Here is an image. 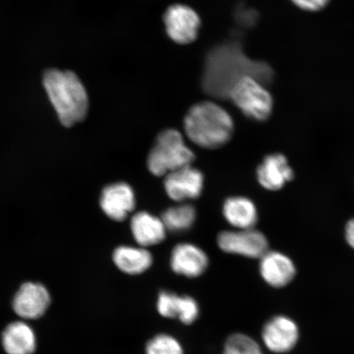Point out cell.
Here are the masks:
<instances>
[{
	"mask_svg": "<svg viewBox=\"0 0 354 354\" xmlns=\"http://www.w3.org/2000/svg\"><path fill=\"white\" fill-rule=\"evenodd\" d=\"M263 69L262 64L248 59L238 43L221 44L212 48L206 57L202 86L207 95L227 100L234 84L243 77L263 82L268 75Z\"/></svg>",
	"mask_w": 354,
	"mask_h": 354,
	"instance_id": "6da1fadb",
	"label": "cell"
},
{
	"mask_svg": "<svg viewBox=\"0 0 354 354\" xmlns=\"http://www.w3.org/2000/svg\"><path fill=\"white\" fill-rule=\"evenodd\" d=\"M43 83L64 126L71 127L85 119L88 109V95L76 74L70 71L48 70Z\"/></svg>",
	"mask_w": 354,
	"mask_h": 354,
	"instance_id": "7a4b0ae2",
	"label": "cell"
},
{
	"mask_svg": "<svg viewBox=\"0 0 354 354\" xmlns=\"http://www.w3.org/2000/svg\"><path fill=\"white\" fill-rule=\"evenodd\" d=\"M185 133L189 140L202 148L223 147L232 139L234 122L230 114L211 101L192 106L185 118Z\"/></svg>",
	"mask_w": 354,
	"mask_h": 354,
	"instance_id": "3957f363",
	"label": "cell"
},
{
	"mask_svg": "<svg viewBox=\"0 0 354 354\" xmlns=\"http://www.w3.org/2000/svg\"><path fill=\"white\" fill-rule=\"evenodd\" d=\"M194 158L196 156L185 145L180 133L167 129L162 131L155 140L149 153L147 165L152 174L162 176L189 166Z\"/></svg>",
	"mask_w": 354,
	"mask_h": 354,
	"instance_id": "277c9868",
	"label": "cell"
},
{
	"mask_svg": "<svg viewBox=\"0 0 354 354\" xmlns=\"http://www.w3.org/2000/svg\"><path fill=\"white\" fill-rule=\"evenodd\" d=\"M229 100L248 118L263 122L272 113V97L263 82L253 77L245 76L234 84L229 94Z\"/></svg>",
	"mask_w": 354,
	"mask_h": 354,
	"instance_id": "5b68a950",
	"label": "cell"
},
{
	"mask_svg": "<svg viewBox=\"0 0 354 354\" xmlns=\"http://www.w3.org/2000/svg\"><path fill=\"white\" fill-rule=\"evenodd\" d=\"M166 32L176 44H189L198 37L201 19L198 13L185 4L176 3L163 16Z\"/></svg>",
	"mask_w": 354,
	"mask_h": 354,
	"instance_id": "8992f818",
	"label": "cell"
},
{
	"mask_svg": "<svg viewBox=\"0 0 354 354\" xmlns=\"http://www.w3.org/2000/svg\"><path fill=\"white\" fill-rule=\"evenodd\" d=\"M218 243L225 253L261 259L268 252V242L263 233L254 228L239 232H223L218 234Z\"/></svg>",
	"mask_w": 354,
	"mask_h": 354,
	"instance_id": "52a82bcc",
	"label": "cell"
},
{
	"mask_svg": "<svg viewBox=\"0 0 354 354\" xmlns=\"http://www.w3.org/2000/svg\"><path fill=\"white\" fill-rule=\"evenodd\" d=\"M165 187L172 201L181 202L197 198L203 192V176L196 168L184 167L166 176Z\"/></svg>",
	"mask_w": 354,
	"mask_h": 354,
	"instance_id": "ba28073f",
	"label": "cell"
},
{
	"mask_svg": "<svg viewBox=\"0 0 354 354\" xmlns=\"http://www.w3.org/2000/svg\"><path fill=\"white\" fill-rule=\"evenodd\" d=\"M262 337L270 351L283 353L291 351L299 339V328L290 318L277 316L265 325Z\"/></svg>",
	"mask_w": 354,
	"mask_h": 354,
	"instance_id": "9c48e42d",
	"label": "cell"
},
{
	"mask_svg": "<svg viewBox=\"0 0 354 354\" xmlns=\"http://www.w3.org/2000/svg\"><path fill=\"white\" fill-rule=\"evenodd\" d=\"M50 304V296L46 287L35 283H26L13 299V309L25 319H37L46 313Z\"/></svg>",
	"mask_w": 354,
	"mask_h": 354,
	"instance_id": "30bf717a",
	"label": "cell"
},
{
	"mask_svg": "<svg viewBox=\"0 0 354 354\" xmlns=\"http://www.w3.org/2000/svg\"><path fill=\"white\" fill-rule=\"evenodd\" d=\"M100 206L109 218L122 221L135 209L134 192L127 183L110 185L102 192Z\"/></svg>",
	"mask_w": 354,
	"mask_h": 354,
	"instance_id": "8fae6325",
	"label": "cell"
},
{
	"mask_svg": "<svg viewBox=\"0 0 354 354\" xmlns=\"http://www.w3.org/2000/svg\"><path fill=\"white\" fill-rule=\"evenodd\" d=\"M209 266L207 254L192 243H180L171 257V267L179 275L189 278L201 276Z\"/></svg>",
	"mask_w": 354,
	"mask_h": 354,
	"instance_id": "7c38bea8",
	"label": "cell"
},
{
	"mask_svg": "<svg viewBox=\"0 0 354 354\" xmlns=\"http://www.w3.org/2000/svg\"><path fill=\"white\" fill-rule=\"evenodd\" d=\"M260 272L268 285L281 288L293 280L296 269L287 256L278 252H267L261 258Z\"/></svg>",
	"mask_w": 354,
	"mask_h": 354,
	"instance_id": "4fadbf2b",
	"label": "cell"
},
{
	"mask_svg": "<svg viewBox=\"0 0 354 354\" xmlns=\"http://www.w3.org/2000/svg\"><path fill=\"white\" fill-rule=\"evenodd\" d=\"M261 185L269 190L281 189L294 178L293 170L282 154H272L266 157L257 170Z\"/></svg>",
	"mask_w": 354,
	"mask_h": 354,
	"instance_id": "5bb4252c",
	"label": "cell"
},
{
	"mask_svg": "<svg viewBox=\"0 0 354 354\" xmlns=\"http://www.w3.org/2000/svg\"><path fill=\"white\" fill-rule=\"evenodd\" d=\"M131 228L135 240L140 246L156 245L165 240L167 229L161 218L146 212L133 216Z\"/></svg>",
	"mask_w": 354,
	"mask_h": 354,
	"instance_id": "9a60e30c",
	"label": "cell"
},
{
	"mask_svg": "<svg viewBox=\"0 0 354 354\" xmlns=\"http://www.w3.org/2000/svg\"><path fill=\"white\" fill-rule=\"evenodd\" d=\"M2 342L8 354H32L37 347L34 331L21 322L11 323L6 327Z\"/></svg>",
	"mask_w": 354,
	"mask_h": 354,
	"instance_id": "2e32d148",
	"label": "cell"
},
{
	"mask_svg": "<svg viewBox=\"0 0 354 354\" xmlns=\"http://www.w3.org/2000/svg\"><path fill=\"white\" fill-rule=\"evenodd\" d=\"M223 214L230 224L240 230L254 228L258 221L254 203L245 197L227 198L224 203Z\"/></svg>",
	"mask_w": 354,
	"mask_h": 354,
	"instance_id": "e0dca14e",
	"label": "cell"
},
{
	"mask_svg": "<svg viewBox=\"0 0 354 354\" xmlns=\"http://www.w3.org/2000/svg\"><path fill=\"white\" fill-rule=\"evenodd\" d=\"M113 261L123 272L138 275L151 267L153 257L144 248L121 246L114 251Z\"/></svg>",
	"mask_w": 354,
	"mask_h": 354,
	"instance_id": "ac0fdd59",
	"label": "cell"
},
{
	"mask_svg": "<svg viewBox=\"0 0 354 354\" xmlns=\"http://www.w3.org/2000/svg\"><path fill=\"white\" fill-rule=\"evenodd\" d=\"M167 231L181 233L192 227L196 220V210L192 205H181L169 207L161 218Z\"/></svg>",
	"mask_w": 354,
	"mask_h": 354,
	"instance_id": "d6986e66",
	"label": "cell"
},
{
	"mask_svg": "<svg viewBox=\"0 0 354 354\" xmlns=\"http://www.w3.org/2000/svg\"><path fill=\"white\" fill-rule=\"evenodd\" d=\"M224 354H263L258 343L243 334H234L225 344Z\"/></svg>",
	"mask_w": 354,
	"mask_h": 354,
	"instance_id": "ffe728a7",
	"label": "cell"
},
{
	"mask_svg": "<svg viewBox=\"0 0 354 354\" xmlns=\"http://www.w3.org/2000/svg\"><path fill=\"white\" fill-rule=\"evenodd\" d=\"M146 354H184V352L175 338L161 334L149 340L146 345Z\"/></svg>",
	"mask_w": 354,
	"mask_h": 354,
	"instance_id": "44dd1931",
	"label": "cell"
},
{
	"mask_svg": "<svg viewBox=\"0 0 354 354\" xmlns=\"http://www.w3.org/2000/svg\"><path fill=\"white\" fill-rule=\"evenodd\" d=\"M198 316V306L196 300L189 296H183L177 299L176 318L185 325L192 324Z\"/></svg>",
	"mask_w": 354,
	"mask_h": 354,
	"instance_id": "7402d4cb",
	"label": "cell"
},
{
	"mask_svg": "<svg viewBox=\"0 0 354 354\" xmlns=\"http://www.w3.org/2000/svg\"><path fill=\"white\" fill-rule=\"evenodd\" d=\"M178 295L171 292L162 291L158 296V311L167 318H176V304Z\"/></svg>",
	"mask_w": 354,
	"mask_h": 354,
	"instance_id": "603a6c76",
	"label": "cell"
},
{
	"mask_svg": "<svg viewBox=\"0 0 354 354\" xmlns=\"http://www.w3.org/2000/svg\"><path fill=\"white\" fill-rule=\"evenodd\" d=\"M296 6L307 11H318L326 6L329 0H291Z\"/></svg>",
	"mask_w": 354,
	"mask_h": 354,
	"instance_id": "cb8c5ba5",
	"label": "cell"
},
{
	"mask_svg": "<svg viewBox=\"0 0 354 354\" xmlns=\"http://www.w3.org/2000/svg\"><path fill=\"white\" fill-rule=\"evenodd\" d=\"M345 236H346L348 245L354 250V218L347 224Z\"/></svg>",
	"mask_w": 354,
	"mask_h": 354,
	"instance_id": "d4e9b609",
	"label": "cell"
}]
</instances>
